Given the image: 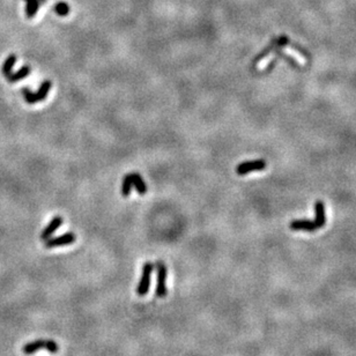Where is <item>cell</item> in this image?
Wrapping results in <instances>:
<instances>
[{
  "mask_svg": "<svg viewBox=\"0 0 356 356\" xmlns=\"http://www.w3.org/2000/svg\"><path fill=\"white\" fill-rule=\"evenodd\" d=\"M31 73H32L31 66L25 65V66H22V67L20 68L19 71H16L15 73L12 72L8 76H6V79H7L9 82H12V84H13V82L20 81V80L27 78V76L31 74Z\"/></svg>",
  "mask_w": 356,
  "mask_h": 356,
  "instance_id": "9",
  "label": "cell"
},
{
  "mask_svg": "<svg viewBox=\"0 0 356 356\" xmlns=\"http://www.w3.org/2000/svg\"><path fill=\"white\" fill-rule=\"evenodd\" d=\"M133 189V183L131 178V174H128L123 179L122 183V194L124 195L125 198H128L129 194H131V191Z\"/></svg>",
  "mask_w": 356,
  "mask_h": 356,
  "instance_id": "14",
  "label": "cell"
},
{
  "mask_svg": "<svg viewBox=\"0 0 356 356\" xmlns=\"http://www.w3.org/2000/svg\"><path fill=\"white\" fill-rule=\"evenodd\" d=\"M55 12L61 16H66L69 13V6L66 2L61 1L55 6Z\"/></svg>",
  "mask_w": 356,
  "mask_h": 356,
  "instance_id": "15",
  "label": "cell"
},
{
  "mask_svg": "<svg viewBox=\"0 0 356 356\" xmlns=\"http://www.w3.org/2000/svg\"><path fill=\"white\" fill-rule=\"evenodd\" d=\"M63 225V218L62 216H55L50 224L46 226V227L43 229L42 234H41V239L42 241H46V239L51 237V235L57 230L58 228H61V226Z\"/></svg>",
  "mask_w": 356,
  "mask_h": 356,
  "instance_id": "8",
  "label": "cell"
},
{
  "mask_svg": "<svg viewBox=\"0 0 356 356\" xmlns=\"http://www.w3.org/2000/svg\"><path fill=\"white\" fill-rule=\"evenodd\" d=\"M43 1H44V0H41V2H43Z\"/></svg>",
  "mask_w": 356,
  "mask_h": 356,
  "instance_id": "16",
  "label": "cell"
},
{
  "mask_svg": "<svg viewBox=\"0 0 356 356\" xmlns=\"http://www.w3.org/2000/svg\"><path fill=\"white\" fill-rule=\"evenodd\" d=\"M156 272H158V277H156V291L155 295L158 296L159 298L165 297L167 295V274L168 269L165 264L161 260H158L156 262Z\"/></svg>",
  "mask_w": 356,
  "mask_h": 356,
  "instance_id": "4",
  "label": "cell"
},
{
  "mask_svg": "<svg viewBox=\"0 0 356 356\" xmlns=\"http://www.w3.org/2000/svg\"><path fill=\"white\" fill-rule=\"evenodd\" d=\"M266 168V162L264 160H256V161H249V162H243L241 164L237 165L236 168V172L238 175H246L249 172L252 171H259L264 170Z\"/></svg>",
  "mask_w": 356,
  "mask_h": 356,
  "instance_id": "7",
  "label": "cell"
},
{
  "mask_svg": "<svg viewBox=\"0 0 356 356\" xmlns=\"http://www.w3.org/2000/svg\"><path fill=\"white\" fill-rule=\"evenodd\" d=\"M281 50L286 53V55H288L289 57H291L292 59H295V61L297 62L299 65H305V64H307V62H308L307 58H305L304 56L302 55V53L299 52L297 49H294V48H284V46H282Z\"/></svg>",
  "mask_w": 356,
  "mask_h": 356,
  "instance_id": "11",
  "label": "cell"
},
{
  "mask_svg": "<svg viewBox=\"0 0 356 356\" xmlns=\"http://www.w3.org/2000/svg\"><path fill=\"white\" fill-rule=\"evenodd\" d=\"M50 89H51V81L46 80V81L42 82L41 87H39L38 91L35 93L31 92L28 88H22V95L28 104H35V103L45 99V97L49 94Z\"/></svg>",
  "mask_w": 356,
  "mask_h": 356,
  "instance_id": "3",
  "label": "cell"
},
{
  "mask_svg": "<svg viewBox=\"0 0 356 356\" xmlns=\"http://www.w3.org/2000/svg\"><path fill=\"white\" fill-rule=\"evenodd\" d=\"M26 15L27 18H32L37 13L39 6H41V0H26Z\"/></svg>",
  "mask_w": 356,
  "mask_h": 356,
  "instance_id": "12",
  "label": "cell"
},
{
  "mask_svg": "<svg viewBox=\"0 0 356 356\" xmlns=\"http://www.w3.org/2000/svg\"><path fill=\"white\" fill-rule=\"evenodd\" d=\"M154 271V265L152 262H146L142 267V275L139 282L138 287H136V294L139 296H145L149 291V286H151V279L152 273Z\"/></svg>",
  "mask_w": 356,
  "mask_h": 356,
  "instance_id": "5",
  "label": "cell"
},
{
  "mask_svg": "<svg viewBox=\"0 0 356 356\" xmlns=\"http://www.w3.org/2000/svg\"><path fill=\"white\" fill-rule=\"evenodd\" d=\"M41 349H46V351L51 353V354H56L59 351V346L56 341L53 340H45V339H38V340L28 342L22 347V352L26 355H32L37 353Z\"/></svg>",
  "mask_w": 356,
  "mask_h": 356,
  "instance_id": "2",
  "label": "cell"
},
{
  "mask_svg": "<svg viewBox=\"0 0 356 356\" xmlns=\"http://www.w3.org/2000/svg\"><path fill=\"white\" fill-rule=\"evenodd\" d=\"M316 218L314 221L309 220H295L291 224V230H304V231H316L322 227H324L326 224V215H325V206L322 201H317L315 204Z\"/></svg>",
  "mask_w": 356,
  "mask_h": 356,
  "instance_id": "1",
  "label": "cell"
},
{
  "mask_svg": "<svg viewBox=\"0 0 356 356\" xmlns=\"http://www.w3.org/2000/svg\"><path fill=\"white\" fill-rule=\"evenodd\" d=\"M16 63V56L15 55H9L7 58H6V61L4 62V64H2V67H1V71H2V74H4L5 76H8L9 74H11L12 71H13V67H14Z\"/></svg>",
  "mask_w": 356,
  "mask_h": 356,
  "instance_id": "13",
  "label": "cell"
},
{
  "mask_svg": "<svg viewBox=\"0 0 356 356\" xmlns=\"http://www.w3.org/2000/svg\"><path fill=\"white\" fill-rule=\"evenodd\" d=\"M131 178L133 183V188H135L136 192L141 195L145 194L146 192H147V185H146V183L144 182L141 176L136 174V172H133V174H131Z\"/></svg>",
  "mask_w": 356,
  "mask_h": 356,
  "instance_id": "10",
  "label": "cell"
},
{
  "mask_svg": "<svg viewBox=\"0 0 356 356\" xmlns=\"http://www.w3.org/2000/svg\"><path fill=\"white\" fill-rule=\"evenodd\" d=\"M75 241H76V235L74 234V232L69 231V232H66V234H64V235L59 236V237L48 238L44 242V246L46 249H52V248H57V246L73 244Z\"/></svg>",
  "mask_w": 356,
  "mask_h": 356,
  "instance_id": "6",
  "label": "cell"
}]
</instances>
